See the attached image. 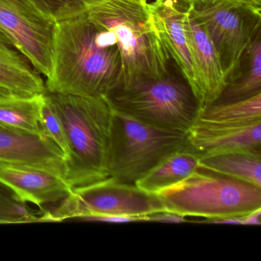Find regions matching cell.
Listing matches in <instances>:
<instances>
[{"instance_id":"23","label":"cell","mask_w":261,"mask_h":261,"mask_svg":"<svg viewBox=\"0 0 261 261\" xmlns=\"http://www.w3.org/2000/svg\"><path fill=\"white\" fill-rule=\"evenodd\" d=\"M32 212L25 204L0 192V224H20L31 219Z\"/></svg>"},{"instance_id":"16","label":"cell","mask_w":261,"mask_h":261,"mask_svg":"<svg viewBox=\"0 0 261 261\" xmlns=\"http://www.w3.org/2000/svg\"><path fill=\"white\" fill-rule=\"evenodd\" d=\"M203 155L189 143L165 156L135 185L149 193H157L195 172Z\"/></svg>"},{"instance_id":"2","label":"cell","mask_w":261,"mask_h":261,"mask_svg":"<svg viewBox=\"0 0 261 261\" xmlns=\"http://www.w3.org/2000/svg\"><path fill=\"white\" fill-rule=\"evenodd\" d=\"M83 7L91 22L109 30L117 39L123 69L119 88L141 79H159L170 71L172 60L148 0H84Z\"/></svg>"},{"instance_id":"9","label":"cell","mask_w":261,"mask_h":261,"mask_svg":"<svg viewBox=\"0 0 261 261\" xmlns=\"http://www.w3.org/2000/svg\"><path fill=\"white\" fill-rule=\"evenodd\" d=\"M56 24L32 0H0V31L46 79L53 71Z\"/></svg>"},{"instance_id":"22","label":"cell","mask_w":261,"mask_h":261,"mask_svg":"<svg viewBox=\"0 0 261 261\" xmlns=\"http://www.w3.org/2000/svg\"><path fill=\"white\" fill-rule=\"evenodd\" d=\"M56 22L75 17L84 12V0H32ZM149 1V0H148Z\"/></svg>"},{"instance_id":"4","label":"cell","mask_w":261,"mask_h":261,"mask_svg":"<svg viewBox=\"0 0 261 261\" xmlns=\"http://www.w3.org/2000/svg\"><path fill=\"white\" fill-rule=\"evenodd\" d=\"M155 195L166 210L185 217L242 218L261 208V188L201 168Z\"/></svg>"},{"instance_id":"3","label":"cell","mask_w":261,"mask_h":261,"mask_svg":"<svg viewBox=\"0 0 261 261\" xmlns=\"http://www.w3.org/2000/svg\"><path fill=\"white\" fill-rule=\"evenodd\" d=\"M68 145L66 180L72 188L109 177L113 110L106 97L49 92Z\"/></svg>"},{"instance_id":"1","label":"cell","mask_w":261,"mask_h":261,"mask_svg":"<svg viewBox=\"0 0 261 261\" xmlns=\"http://www.w3.org/2000/svg\"><path fill=\"white\" fill-rule=\"evenodd\" d=\"M122 79L121 56L111 32L91 22L85 12L57 22L47 91L105 97L120 86Z\"/></svg>"},{"instance_id":"24","label":"cell","mask_w":261,"mask_h":261,"mask_svg":"<svg viewBox=\"0 0 261 261\" xmlns=\"http://www.w3.org/2000/svg\"><path fill=\"white\" fill-rule=\"evenodd\" d=\"M143 221H155L162 223H184L188 222L186 217L178 215L175 212L164 210L155 212L143 217Z\"/></svg>"},{"instance_id":"12","label":"cell","mask_w":261,"mask_h":261,"mask_svg":"<svg viewBox=\"0 0 261 261\" xmlns=\"http://www.w3.org/2000/svg\"><path fill=\"white\" fill-rule=\"evenodd\" d=\"M0 185L13 193L22 204L42 205L60 202L73 188L65 178L48 171L30 166H0Z\"/></svg>"},{"instance_id":"10","label":"cell","mask_w":261,"mask_h":261,"mask_svg":"<svg viewBox=\"0 0 261 261\" xmlns=\"http://www.w3.org/2000/svg\"><path fill=\"white\" fill-rule=\"evenodd\" d=\"M149 8L163 45L169 53L171 60L174 61L178 71L189 84L199 106L201 85L186 34L184 10L177 0H153L149 4Z\"/></svg>"},{"instance_id":"17","label":"cell","mask_w":261,"mask_h":261,"mask_svg":"<svg viewBox=\"0 0 261 261\" xmlns=\"http://www.w3.org/2000/svg\"><path fill=\"white\" fill-rule=\"evenodd\" d=\"M199 168L261 188V151L233 150L204 154Z\"/></svg>"},{"instance_id":"8","label":"cell","mask_w":261,"mask_h":261,"mask_svg":"<svg viewBox=\"0 0 261 261\" xmlns=\"http://www.w3.org/2000/svg\"><path fill=\"white\" fill-rule=\"evenodd\" d=\"M164 210L155 194L109 176L73 188L59 206L43 218L45 221H83L88 217L117 215L140 218L143 221V217Z\"/></svg>"},{"instance_id":"13","label":"cell","mask_w":261,"mask_h":261,"mask_svg":"<svg viewBox=\"0 0 261 261\" xmlns=\"http://www.w3.org/2000/svg\"><path fill=\"white\" fill-rule=\"evenodd\" d=\"M182 9L185 12V27L191 54L201 85V98L199 103L201 113L218 100L227 87V82L218 53L208 35L202 27Z\"/></svg>"},{"instance_id":"19","label":"cell","mask_w":261,"mask_h":261,"mask_svg":"<svg viewBox=\"0 0 261 261\" xmlns=\"http://www.w3.org/2000/svg\"><path fill=\"white\" fill-rule=\"evenodd\" d=\"M247 68L238 79L228 84L214 103H227L250 98L261 93V33L246 53Z\"/></svg>"},{"instance_id":"6","label":"cell","mask_w":261,"mask_h":261,"mask_svg":"<svg viewBox=\"0 0 261 261\" xmlns=\"http://www.w3.org/2000/svg\"><path fill=\"white\" fill-rule=\"evenodd\" d=\"M112 110L108 172L119 181L135 184L165 156L189 144L186 131L152 124Z\"/></svg>"},{"instance_id":"11","label":"cell","mask_w":261,"mask_h":261,"mask_svg":"<svg viewBox=\"0 0 261 261\" xmlns=\"http://www.w3.org/2000/svg\"><path fill=\"white\" fill-rule=\"evenodd\" d=\"M4 165L36 168L66 179V156L49 139L0 126V166Z\"/></svg>"},{"instance_id":"26","label":"cell","mask_w":261,"mask_h":261,"mask_svg":"<svg viewBox=\"0 0 261 261\" xmlns=\"http://www.w3.org/2000/svg\"><path fill=\"white\" fill-rule=\"evenodd\" d=\"M261 208L257 209L246 216L242 217V224L244 225H260Z\"/></svg>"},{"instance_id":"21","label":"cell","mask_w":261,"mask_h":261,"mask_svg":"<svg viewBox=\"0 0 261 261\" xmlns=\"http://www.w3.org/2000/svg\"><path fill=\"white\" fill-rule=\"evenodd\" d=\"M39 123L42 134L53 141L68 158L69 150L63 124L45 91L42 95Z\"/></svg>"},{"instance_id":"20","label":"cell","mask_w":261,"mask_h":261,"mask_svg":"<svg viewBox=\"0 0 261 261\" xmlns=\"http://www.w3.org/2000/svg\"><path fill=\"white\" fill-rule=\"evenodd\" d=\"M198 121L212 124L239 126L261 120V93L240 101L213 103L201 111Z\"/></svg>"},{"instance_id":"18","label":"cell","mask_w":261,"mask_h":261,"mask_svg":"<svg viewBox=\"0 0 261 261\" xmlns=\"http://www.w3.org/2000/svg\"><path fill=\"white\" fill-rule=\"evenodd\" d=\"M42 95L0 99V126L23 134L43 135L39 123Z\"/></svg>"},{"instance_id":"7","label":"cell","mask_w":261,"mask_h":261,"mask_svg":"<svg viewBox=\"0 0 261 261\" xmlns=\"http://www.w3.org/2000/svg\"><path fill=\"white\" fill-rule=\"evenodd\" d=\"M112 108L143 121L188 131L199 115L198 100L189 84L169 71L159 79H141L105 97Z\"/></svg>"},{"instance_id":"5","label":"cell","mask_w":261,"mask_h":261,"mask_svg":"<svg viewBox=\"0 0 261 261\" xmlns=\"http://www.w3.org/2000/svg\"><path fill=\"white\" fill-rule=\"evenodd\" d=\"M212 40L227 85L243 70L246 53L261 33L260 0H177Z\"/></svg>"},{"instance_id":"15","label":"cell","mask_w":261,"mask_h":261,"mask_svg":"<svg viewBox=\"0 0 261 261\" xmlns=\"http://www.w3.org/2000/svg\"><path fill=\"white\" fill-rule=\"evenodd\" d=\"M45 91L40 74L0 31V99L36 97Z\"/></svg>"},{"instance_id":"25","label":"cell","mask_w":261,"mask_h":261,"mask_svg":"<svg viewBox=\"0 0 261 261\" xmlns=\"http://www.w3.org/2000/svg\"><path fill=\"white\" fill-rule=\"evenodd\" d=\"M83 221H100V222L124 223L132 221H141L140 218L129 216H117V215H100V216L88 217Z\"/></svg>"},{"instance_id":"14","label":"cell","mask_w":261,"mask_h":261,"mask_svg":"<svg viewBox=\"0 0 261 261\" xmlns=\"http://www.w3.org/2000/svg\"><path fill=\"white\" fill-rule=\"evenodd\" d=\"M188 141L204 155L233 150L261 151V120L239 126L197 120L188 131Z\"/></svg>"}]
</instances>
